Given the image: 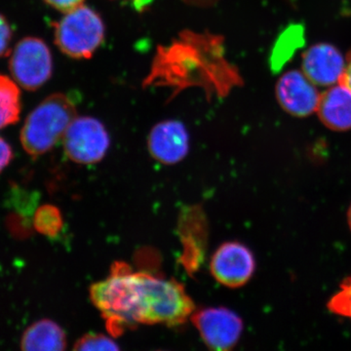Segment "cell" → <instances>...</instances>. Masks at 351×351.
<instances>
[{"label": "cell", "instance_id": "obj_1", "mask_svg": "<svg viewBox=\"0 0 351 351\" xmlns=\"http://www.w3.org/2000/svg\"><path fill=\"white\" fill-rule=\"evenodd\" d=\"M89 293L108 334L114 338L138 325L181 326L195 311L182 284L134 271L125 263L112 265L110 276L94 283Z\"/></svg>", "mask_w": 351, "mask_h": 351}, {"label": "cell", "instance_id": "obj_2", "mask_svg": "<svg viewBox=\"0 0 351 351\" xmlns=\"http://www.w3.org/2000/svg\"><path fill=\"white\" fill-rule=\"evenodd\" d=\"M145 86L173 89V97L189 87L202 88L209 98L225 97L241 86L242 77L226 56L223 38L209 32H182L169 45L159 46Z\"/></svg>", "mask_w": 351, "mask_h": 351}, {"label": "cell", "instance_id": "obj_3", "mask_svg": "<svg viewBox=\"0 0 351 351\" xmlns=\"http://www.w3.org/2000/svg\"><path fill=\"white\" fill-rule=\"evenodd\" d=\"M76 117L73 101L64 94H53L34 108L21 131V143L29 156H43L63 140Z\"/></svg>", "mask_w": 351, "mask_h": 351}, {"label": "cell", "instance_id": "obj_4", "mask_svg": "<svg viewBox=\"0 0 351 351\" xmlns=\"http://www.w3.org/2000/svg\"><path fill=\"white\" fill-rule=\"evenodd\" d=\"M55 43L75 59H89L103 43L105 25L93 9L82 5L66 13L55 24Z\"/></svg>", "mask_w": 351, "mask_h": 351}, {"label": "cell", "instance_id": "obj_5", "mask_svg": "<svg viewBox=\"0 0 351 351\" xmlns=\"http://www.w3.org/2000/svg\"><path fill=\"white\" fill-rule=\"evenodd\" d=\"M64 154L73 162L90 165L100 162L110 145V135L100 120L76 117L64 134Z\"/></svg>", "mask_w": 351, "mask_h": 351}, {"label": "cell", "instance_id": "obj_6", "mask_svg": "<svg viewBox=\"0 0 351 351\" xmlns=\"http://www.w3.org/2000/svg\"><path fill=\"white\" fill-rule=\"evenodd\" d=\"M191 322L210 351H235L243 332L241 317L226 307L195 311Z\"/></svg>", "mask_w": 351, "mask_h": 351}, {"label": "cell", "instance_id": "obj_7", "mask_svg": "<svg viewBox=\"0 0 351 351\" xmlns=\"http://www.w3.org/2000/svg\"><path fill=\"white\" fill-rule=\"evenodd\" d=\"M14 80L27 90L38 89L52 75V56L43 39H22L14 49L9 63Z\"/></svg>", "mask_w": 351, "mask_h": 351}, {"label": "cell", "instance_id": "obj_8", "mask_svg": "<svg viewBox=\"0 0 351 351\" xmlns=\"http://www.w3.org/2000/svg\"><path fill=\"white\" fill-rule=\"evenodd\" d=\"M255 269V258L250 249L234 241L221 244L210 263V270L216 281L232 289L248 283Z\"/></svg>", "mask_w": 351, "mask_h": 351}, {"label": "cell", "instance_id": "obj_9", "mask_svg": "<svg viewBox=\"0 0 351 351\" xmlns=\"http://www.w3.org/2000/svg\"><path fill=\"white\" fill-rule=\"evenodd\" d=\"M276 95L279 105L293 117H306L317 110L321 93L317 86L302 71L284 73L276 83Z\"/></svg>", "mask_w": 351, "mask_h": 351}, {"label": "cell", "instance_id": "obj_10", "mask_svg": "<svg viewBox=\"0 0 351 351\" xmlns=\"http://www.w3.org/2000/svg\"><path fill=\"white\" fill-rule=\"evenodd\" d=\"M345 69V58L331 44H315L302 55V71L316 86L338 84L343 80Z\"/></svg>", "mask_w": 351, "mask_h": 351}, {"label": "cell", "instance_id": "obj_11", "mask_svg": "<svg viewBox=\"0 0 351 351\" xmlns=\"http://www.w3.org/2000/svg\"><path fill=\"white\" fill-rule=\"evenodd\" d=\"M149 151L158 162L172 165L188 156L189 137L186 127L178 120H165L156 124L149 133Z\"/></svg>", "mask_w": 351, "mask_h": 351}, {"label": "cell", "instance_id": "obj_12", "mask_svg": "<svg viewBox=\"0 0 351 351\" xmlns=\"http://www.w3.org/2000/svg\"><path fill=\"white\" fill-rule=\"evenodd\" d=\"M319 119L332 131L351 129V90L343 83L328 87L321 94L317 110Z\"/></svg>", "mask_w": 351, "mask_h": 351}, {"label": "cell", "instance_id": "obj_13", "mask_svg": "<svg viewBox=\"0 0 351 351\" xmlns=\"http://www.w3.org/2000/svg\"><path fill=\"white\" fill-rule=\"evenodd\" d=\"M66 335L53 320L41 319L25 329L21 339V351H66Z\"/></svg>", "mask_w": 351, "mask_h": 351}, {"label": "cell", "instance_id": "obj_14", "mask_svg": "<svg viewBox=\"0 0 351 351\" xmlns=\"http://www.w3.org/2000/svg\"><path fill=\"white\" fill-rule=\"evenodd\" d=\"M304 43L306 34L302 25L294 24L286 27L279 34L270 53L269 64L272 71L277 73L282 69Z\"/></svg>", "mask_w": 351, "mask_h": 351}, {"label": "cell", "instance_id": "obj_15", "mask_svg": "<svg viewBox=\"0 0 351 351\" xmlns=\"http://www.w3.org/2000/svg\"><path fill=\"white\" fill-rule=\"evenodd\" d=\"M20 112L19 88L10 78L0 75V128L16 123Z\"/></svg>", "mask_w": 351, "mask_h": 351}, {"label": "cell", "instance_id": "obj_16", "mask_svg": "<svg viewBox=\"0 0 351 351\" xmlns=\"http://www.w3.org/2000/svg\"><path fill=\"white\" fill-rule=\"evenodd\" d=\"M34 226L41 234L55 237L63 228V216L57 207L43 205L34 215Z\"/></svg>", "mask_w": 351, "mask_h": 351}, {"label": "cell", "instance_id": "obj_17", "mask_svg": "<svg viewBox=\"0 0 351 351\" xmlns=\"http://www.w3.org/2000/svg\"><path fill=\"white\" fill-rule=\"evenodd\" d=\"M73 351H121L112 337L88 332L75 341Z\"/></svg>", "mask_w": 351, "mask_h": 351}, {"label": "cell", "instance_id": "obj_18", "mask_svg": "<svg viewBox=\"0 0 351 351\" xmlns=\"http://www.w3.org/2000/svg\"><path fill=\"white\" fill-rule=\"evenodd\" d=\"M328 309L337 315L351 319V276L341 282L338 292L328 302Z\"/></svg>", "mask_w": 351, "mask_h": 351}, {"label": "cell", "instance_id": "obj_19", "mask_svg": "<svg viewBox=\"0 0 351 351\" xmlns=\"http://www.w3.org/2000/svg\"><path fill=\"white\" fill-rule=\"evenodd\" d=\"M12 32L3 16L0 15V57L5 56L9 51Z\"/></svg>", "mask_w": 351, "mask_h": 351}, {"label": "cell", "instance_id": "obj_20", "mask_svg": "<svg viewBox=\"0 0 351 351\" xmlns=\"http://www.w3.org/2000/svg\"><path fill=\"white\" fill-rule=\"evenodd\" d=\"M46 3L49 4L53 8L61 11L64 14L75 10L78 7L84 5V0H45Z\"/></svg>", "mask_w": 351, "mask_h": 351}, {"label": "cell", "instance_id": "obj_21", "mask_svg": "<svg viewBox=\"0 0 351 351\" xmlns=\"http://www.w3.org/2000/svg\"><path fill=\"white\" fill-rule=\"evenodd\" d=\"M12 157L13 152L10 145L0 137V172L10 163Z\"/></svg>", "mask_w": 351, "mask_h": 351}, {"label": "cell", "instance_id": "obj_22", "mask_svg": "<svg viewBox=\"0 0 351 351\" xmlns=\"http://www.w3.org/2000/svg\"><path fill=\"white\" fill-rule=\"evenodd\" d=\"M341 83H343L346 87L350 88L351 90V51L348 53V57L346 59L345 73H343Z\"/></svg>", "mask_w": 351, "mask_h": 351}, {"label": "cell", "instance_id": "obj_23", "mask_svg": "<svg viewBox=\"0 0 351 351\" xmlns=\"http://www.w3.org/2000/svg\"><path fill=\"white\" fill-rule=\"evenodd\" d=\"M348 225H350V228L351 230V205L350 207V210H348Z\"/></svg>", "mask_w": 351, "mask_h": 351}]
</instances>
